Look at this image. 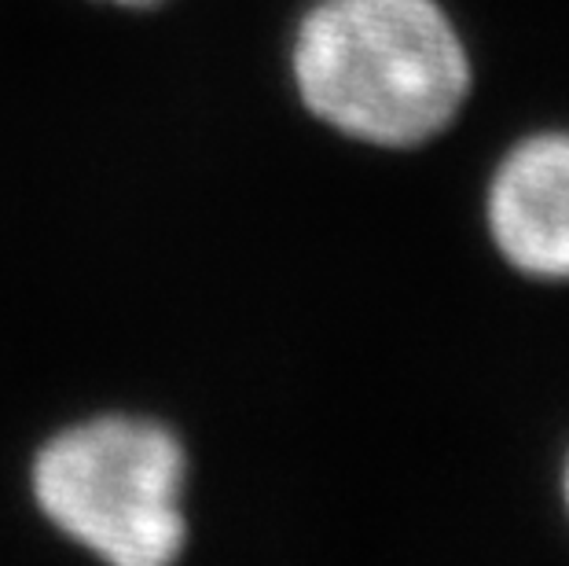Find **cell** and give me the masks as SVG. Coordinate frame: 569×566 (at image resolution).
<instances>
[{
    "instance_id": "obj_1",
    "label": "cell",
    "mask_w": 569,
    "mask_h": 566,
    "mask_svg": "<svg viewBox=\"0 0 569 566\" xmlns=\"http://www.w3.org/2000/svg\"><path fill=\"white\" fill-rule=\"evenodd\" d=\"M295 81L346 137L411 148L459 115L470 63L433 0H323L298 30Z\"/></svg>"
},
{
    "instance_id": "obj_2",
    "label": "cell",
    "mask_w": 569,
    "mask_h": 566,
    "mask_svg": "<svg viewBox=\"0 0 569 566\" xmlns=\"http://www.w3.org/2000/svg\"><path fill=\"white\" fill-rule=\"evenodd\" d=\"M184 449L159 424L96 419L48 441L33 497L56 529L107 563L162 566L184 545Z\"/></svg>"
},
{
    "instance_id": "obj_3",
    "label": "cell",
    "mask_w": 569,
    "mask_h": 566,
    "mask_svg": "<svg viewBox=\"0 0 569 566\" xmlns=\"http://www.w3.org/2000/svg\"><path fill=\"white\" fill-rule=\"evenodd\" d=\"M489 225L518 272L569 280V132H543L507 155L489 191Z\"/></svg>"
},
{
    "instance_id": "obj_4",
    "label": "cell",
    "mask_w": 569,
    "mask_h": 566,
    "mask_svg": "<svg viewBox=\"0 0 569 566\" xmlns=\"http://www.w3.org/2000/svg\"><path fill=\"white\" fill-rule=\"evenodd\" d=\"M118 4H129V8H140V4H154V0H118Z\"/></svg>"
},
{
    "instance_id": "obj_5",
    "label": "cell",
    "mask_w": 569,
    "mask_h": 566,
    "mask_svg": "<svg viewBox=\"0 0 569 566\" xmlns=\"http://www.w3.org/2000/svg\"><path fill=\"white\" fill-rule=\"evenodd\" d=\"M566 504H569V467H566Z\"/></svg>"
}]
</instances>
